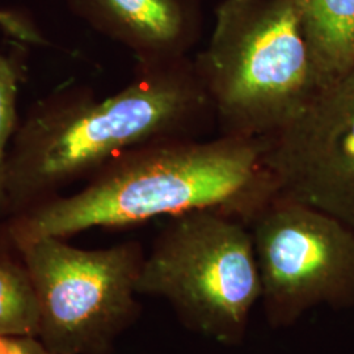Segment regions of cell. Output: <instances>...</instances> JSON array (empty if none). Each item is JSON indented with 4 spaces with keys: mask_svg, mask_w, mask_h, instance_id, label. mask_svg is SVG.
Segmentation results:
<instances>
[{
    "mask_svg": "<svg viewBox=\"0 0 354 354\" xmlns=\"http://www.w3.org/2000/svg\"><path fill=\"white\" fill-rule=\"evenodd\" d=\"M214 112L187 58L138 64L127 87L99 99L83 87L33 102L8 153L1 212L15 215L88 180L114 158L153 140L197 138Z\"/></svg>",
    "mask_w": 354,
    "mask_h": 354,
    "instance_id": "cell-1",
    "label": "cell"
},
{
    "mask_svg": "<svg viewBox=\"0 0 354 354\" xmlns=\"http://www.w3.org/2000/svg\"><path fill=\"white\" fill-rule=\"evenodd\" d=\"M67 4L93 29L133 51L138 64L187 58L192 37L183 0H67Z\"/></svg>",
    "mask_w": 354,
    "mask_h": 354,
    "instance_id": "cell-8",
    "label": "cell"
},
{
    "mask_svg": "<svg viewBox=\"0 0 354 354\" xmlns=\"http://www.w3.org/2000/svg\"><path fill=\"white\" fill-rule=\"evenodd\" d=\"M272 328L315 307L354 308V231L313 206L276 193L248 222Z\"/></svg>",
    "mask_w": 354,
    "mask_h": 354,
    "instance_id": "cell-6",
    "label": "cell"
},
{
    "mask_svg": "<svg viewBox=\"0 0 354 354\" xmlns=\"http://www.w3.org/2000/svg\"><path fill=\"white\" fill-rule=\"evenodd\" d=\"M0 29L21 45L44 46L48 41L29 15L19 10L0 8Z\"/></svg>",
    "mask_w": 354,
    "mask_h": 354,
    "instance_id": "cell-12",
    "label": "cell"
},
{
    "mask_svg": "<svg viewBox=\"0 0 354 354\" xmlns=\"http://www.w3.org/2000/svg\"><path fill=\"white\" fill-rule=\"evenodd\" d=\"M0 354H58L38 337L17 336L0 337Z\"/></svg>",
    "mask_w": 354,
    "mask_h": 354,
    "instance_id": "cell-13",
    "label": "cell"
},
{
    "mask_svg": "<svg viewBox=\"0 0 354 354\" xmlns=\"http://www.w3.org/2000/svg\"><path fill=\"white\" fill-rule=\"evenodd\" d=\"M137 292L165 299L205 339L241 345L261 298L250 228L216 210L171 216L145 256Z\"/></svg>",
    "mask_w": 354,
    "mask_h": 354,
    "instance_id": "cell-4",
    "label": "cell"
},
{
    "mask_svg": "<svg viewBox=\"0 0 354 354\" xmlns=\"http://www.w3.org/2000/svg\"><path fill=\"white\" fill-rule=\"evenodd\" d=\"M261 140L279 194L354 231V66L322 84L299 113Z\"/></svg>",
    "mask_w": 354,
    "mask_h": 354,
    "instance_id": "cell-7",
    "label": "cell"
},
{
    "mask_svg": "<svg viewBox=\"0 0 354 354\" xmlns=\"http://www.w3.org/2000/svg\"><path fill=\"white\" fill-rule=\"evenodd\" d=\"M299 21L322 84L354 66V0H299Z\"/></svg>",
    "mask_w": 354,
    "mask_h": 354,
    "instance_id": "cell-9",
    "label": "cell"
},
{
    "mask_svg": "<svg viewBox=\"0 0 354 354\" xmlns=\"http://www.w3.org/2000/svg\"><path fill=\"white\" fill-rule=\"evenodd\" d=\"M38 332L37 294L26 266L0 259V337H38Z\"/></svg>",
    "mask_w": 354,
    "mask_h": 354,
    "instance_id": "cell-10",
    "label": "cell"
},
{
    "mask_svg": "<svg viewBox=\"0 0 354 354\" xmlns=\"http://www.w3.org/2000/svg\"><path fill=\"white\" fill-rule=\"evenodd\" d=\"M263 153L261 138L153 140L114 158L74 194H58L15 215L7 234L17 247L198 210L222 212L248 225L277 193Z\"/></svg>",
    "mask_w": 354,
    "mask_h": 354,
    "instance_id": "cell-2",
    "label": "cell"
},
{
    "mask_svg": "<svg viewBox=\"0 0 354 354\" xmlns=\"http://www.w3.org/2000/svg\"><path fill=\"white\" fill-rule=\"evenodd\" d=\"M193 64L219 136L263 138L299 113L320 87L299 0H222L209 44Z\"/></svg>",
    "mask_w": 354,
    "mask_h": 354,
    "instance_id": "cell-3",
    "label": "cell"
},
{
    "mask_svg": "<svg viewBox=\"0 0 354 354\" xmlns=\"http://www.w3.org/2000/svg\"><path fill=\"white\" fill-rule=\"evenodd\" d=\"M26 75L21 51L0 50V212L4 203V183L8 153L20 125L17 97Z\"/></svg>",
    "mask_w": 354,
    "mask_h": 354,
    "instance_id": "cell-11",
    "label": "cell"
},
{
    "mask_svg": "<svg viewBox=\"0 0 354 354\" xmlns=\"http://www.w3.org/2000/svg\"><path fill=\"white\" fill-rule=\"evenodd\" d=\"M16 248L37 294L38 339L58 354L112 353L140 315V243L86 250L44 236Z\"/></svg>",
    "mask_w": 354,
    "mask_h": 354,
    "instance_id": "cell-5",
    "label": "cell"
}]
</instances>
